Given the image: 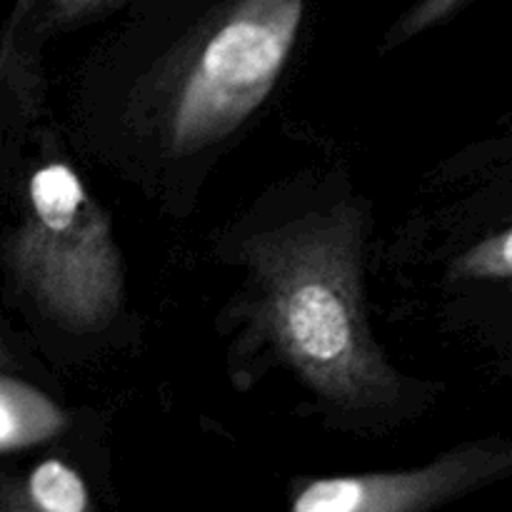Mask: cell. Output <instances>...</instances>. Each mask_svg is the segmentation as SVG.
<instances>
[{"label":"cell","instance_id":"6da1fadb","mask_svg":"<svg viewBox=\"0 0 512 512\" xmlns=\"http://www.w3.org/2000/svg\"><path fill=\"white\" fill-rule=\"evenodd\" d=\"M243 258L258 280L265 333L315 393L348 408L398 395V375L365 323L355 210L338 208L255 235Z\"/></svg>","mask_w":512,"mask_h":512},{"label":"cell","instance_id":"7a4b0ae2","mask_svg":"<svg viewBox=\"0 0 512 512\" xmlns=\"http://www.w3.org/2000/svg\"><path fill=\"white\" fill-rule=\"evenodd\" d=\"M10 260L43 313L65 328L98 330L118 313L123 268L110 220L70 165L48 163L30 175Z\"/></svg>","mask_w":512,"mask_h":512},{"label":"cell","instance_id":"3957f363","mask_svg":"<svg viewBox=\"0 0 512 512\" xmlns=\"http://www.w3.org/2000/svg\"><path fill=\"white\" fill-rule=\"evenodd\" d=\"M305 0H230L208 25L168 113L170 148L195 153L233 133L273 90Z\"/></svg>","mask_w":512,"mask_h":512},{"label":"cell","instance_id":"277c9868","mask_svg":"<svg viewBox=\"0 0 512 512\" xmlns=\"http://www.w3.org/2000/svg\"><path fill=\"white\" fill-rule=\"evenodd\" d=\"M512 475V438L468 443L413 470L308 480L290 512H428Z\"/></svg>","mask_w":512,"mask_h":512},{"label":"cell","instance_id":"5b68a950","mask_svg":"<svg viewBox=\"0 0 512 512\" xmlns=\"http://www.w3.org/2000/svg\"><path fill=\"white\" fill-rule=\"evenodd\" d=\"M0 512H95V505L83 475L48 458L23 478H0Z\"/></svg>","mask_w":512,"mask_h":512},{"label":"cell","instance_id":"8992f818","mask_svg":"<svg viewBox=\"0 0 512 512\" xmlns=\"http://www.w3.org/2000/svg\"><path fill=\"white\" fill-rule=\"evenodd\" d=\"M63 410L33 385L0 375V453L45 443L65 428Z\"/></svg>","mask_w":512,"mask_h":512},{"label":"cell","instance_id":"52a82bcc","mask_svg":"<svg viewBox=\"0 0 512 512\" xmlns=\"http://www.w3.org/2000/svg\"><path fill=\"white\" fill-rule=\"evenodd\" d=\"M453 280H512V225L465 250L450 270Z\"/></svg>","mask_w":512,"mask_h":512},{"label":"cell","instance_id":"ba28073f","mask_svg":"<svg viewBox=\"0 0 512 512\" xmlns=\"http://www.w3.org/2000/svg\"><path fill=\"white\" fill-rule=\"evenodd\" d=\"M115 0H50V15L53 20H78L83 15L93 13V10L113 5Z\"/></svg>","mask_w":512,"mask_h":512},{"label":"cell","instance_id":"9c48e42d","mask_svg":"<svg viewBox=\"0 0 512 512\" xmlns=\"http://www.w3.org/2000/svg\"><path fill=\"white\" fill-rule=\"evenodd\" d=\"M5 363V355H3V348H0V365Z\"/></svg>","mask_w":512,"mask_h":512}]
</instances>
